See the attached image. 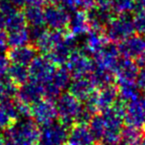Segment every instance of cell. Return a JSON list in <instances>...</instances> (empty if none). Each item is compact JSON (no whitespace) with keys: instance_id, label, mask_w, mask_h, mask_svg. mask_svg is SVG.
<instances>
[{"instance_id":"6da1fadb","label":"cell","mask_w":145,"mask_h":145,"mask_svg":"<svg viewBox=\"0 0 145 145\" xmlns=\"http://www.w3.org/2000/svg\"><path fill=\"white\" fill-rule=\"evenodd\" d=\"M40 128L32 120H19L4 130V138L13 142L15 145H38Z\"/></svg>"},{"instance_id":"7a4b0ae2","label":"cell","mask_w":145,"mask_h":145,"mask_svg":"<svg viewBox=\"0 0 145 145\" xmlns=\"http://www.w3.org/2000/svg\"><path fill=\"white\" fill-rule=\"evenodd\" d=\"M54 104L57 111L58 120L67 127L71 128L75 124L77 116L83 109L81 102L69 92H66L61 94Z\"/></svg>"},{"instance_id":"3957f363","label":"cell","mask_w":145,"mask_h":145,"mask_svg":"<svg viewBox=\"0 0 145 145\" xmlns=\"http://www.w3.org/2000/svg\"><path fill=\"white\" fill-rule=\"evenodd\" d=\"M133 20L127 14L118 15L114 18L105 28V35L108 40L113 42H121L129 37L133 36Z\"/></svg>"},{"instance_id":"277c9868","label":"cell","mask_w":145,"mask_h":145,"mask_svg":"<svg viewBox=\"0 0 145 145\" xmlns=\"http://www.w3.org/2000/svg\"><path fill=\"white\" fill-rule=\"evenodd\" d=\"M40 128L39 145H64L69 139L71 128L61 123L58 120Z\"/></svg>"},{"instance_id":"5b68a950","label":"cell","mask_w":145,"mask_h":145,"mask_svg":"<svg viewBox=\"0 0 145 145\" xmlns=\"http://www.w3.org/2000/svg\"><path fill=\"white\" fill-rule=\"evenodd\" d=\"M28 69L30 81L44 85L52 79L56 68V64H54L48 56H39L32 61Z\"/></svg>"},{"instance_id":"8992f818","label":"cell","mask_w":145,"mask_h":145,"mask_svg":"<svg viewBox=\"0 0 145 145\" xmlns=\"http://www.w3.org/2000/svg\"><path fill=\"white\" fill-rule=\"evenodd\" d=\"M95 67V63L91 60L87 54L77 50L72 52L66 63V68L74 78L90 76Z\"/></svg>"},{"instance_id":"52a82bcc","label":"cell","mask_w":145,"mask_h":145,"mask_svg":"<svg viewBox=\"0 0 145 145\" xmlns=\"http://www.w3.org/2000/svg\"><path fill=\"white\" fill-rule=\"evenodd\" d=\"M57 118L56 104L48 99H42L31 107V118L39 126L54 121Z\"/></svg>"},{"instance_id":"ba28073f","label":"cell","mask_w":145,"mask_h":145,"mask_svg":"<svg viewBox=\"0 0 145 145\" xmlns=\"http://www.w3.org/2000/svg\"><path fill=\"white\" fill-rule=\"evenodd\" d=\"M44 25L52 31H63L68 27L70 15L66 9L59 5L46 6L44 9Z\"/></svg>"},{"instance_id":"9c48e42d","label":"cell","mask_w":145,"mask_h":145,"mask_svg":"<svg viewBox=\"0 0 145 145\" xmlns=\"http://www.w3.org/2000/svg\"><path fill=\"white\" fill-rule=\"evenodd\" d=\"M77 37L69 34H65L63 40L58 44L54 50L48 54V57L56 65L66 64L73 52L76 50Z\"/></svg>"},{"instance_id":"30bf717a","label":"cell","mask_w":145,"mask_h":145,"mask_svg":"<svg viewBox=\"0 0 145 145\" xmlns=\"http://www.w3.org/2000/svg\"><path fill=\"white\" fill-rule=\"evenodd\" d=\"M118 56H120V52H118V46H116L115 44H108L100 52L94 54L95 66L114 73L120 60Z\"/></svg>"},{"instance_id":"8fae6325","label":"cell","mask_w":145,"mask_h":145,"mask_svg":"<svg viewBox=\"0 0 145 145\" xmlns=\"http://www.w3.org/2000/svg\"><path fill=\"white\" fill-rule=\"evenodd\" d=\"M118 48L123 58H138L145 52V36L133 35L120 42Z\"/></svg>"},{"instance_id":"7c38bea8","label":"cell","mask_w":145,"mask_h":145,"mask_svg":"<svg viewBox=\"0 0 145 145\" xmlns=\"http://www.w3.org/2000/svg\"><path fill=\"white\" fill-rule=\"evenodd\" d=\"M16 99L21 103L32 107L37 102L44 99V87L39 83L28 81L18 87Z\"/></svg>"},{"instance_id":"4fadbf2b","label":"cell","mask_w":145,"mask_h":145,"mask_svg":"<svg viewBox=\"0 0 145 145\" xmlns=\"http://www.w3.org/2000/svg\"><path fill=\"white\" fill-rule=\"evenodd\" d=\"M111 6H99L92 8L87 13L90 29L101 31L114 19Z\"/></svg>"},{"instance_id":"5bb4252c","label":"cell","mask_w":145,"mask_h":145,"mask_svg":"<svg viewBox=\"0 0 145 145\" xmlns=\"http://www.w3.org/2000/svg\"><path fill=\"white\" fill-rule=\"evenodd\" d=\"M124 122L128 125L145 128V111L140 98L126 103Z\"/></svg>"},{"instance_id":"9a60e30c","label":"cell","mask_w":145,"mask_h":145,"mask_svg":"<svg viewBox=\"0 0 145 145\" xmlns=\"http://www.w3.org/2000/svg\"><path fill=\"white\" fill-rule=\"evenodd\" d=\"M65 37L62 31L46 30L40 37L35 40V48L42 54L50 52L58 44H60Z\"/></svg>"},{"instance_id":"2e32d148","label":"cell","mask_w":145,"mask_h":145,"mask_svg":"<svg viewBox=\"0 0 145 145\" xmlns=\"http://www.w3.org/2000/svg\"><path fill=\"white\" fill-rule=\"evenodd\" d=\"M69 93L80 102H86L96 91L90 77L74 78L68 87Z\"/></svg>"},{"instance_id":"e0dca14e","label":"cell","mask_w":145,"mask_h":145,"mask_svg":"<svg viewBox=\"0 0 145 145\" xmlns=\"http://www.w3.org/2000/svg\"><path fill=\"white\" fill-rule=\"evenodd\" d=\"M138 73H139V66L137 62L129 58L120 59L114 71L118 82L136 80Z\"/></svg>"},{"instance_id":"ac0fdd59","label":"cell","mask_w":145,"mask_h":145,"mask_svg":"<svg viewBox=\"0 0 145 145\" xmlns=\"http://www.w3.org/2000/svg\"><path fill=\"white\" fill-rule=\"evenodd\" d=\"M38 50L33 46H24L11 48L8 54V57L13 64L29 66L32 61L38 56Z\"/></svg>"},{"instance_id":"d6986e66","label":"cell","mask_w":145,"mask_h":145,"mask_svg":"<svg viewBox=\"0 0 145 145\" xmlns=\"http://www.w3.org/2000/svg\"><path fill=\"white\" fill-rule=\"evenodd\" d=\"M83 44V52L85 54H96L108 44V39L102 31L91 30L87 33Z\"/></svg>"},{"instance_id":"ffe728a7","label":"cell","mask_w":145,"mask_h":145,"mask_svg":"<svg viewBox=\"0 0 145 145\" xmlns=\"http://www.w3.org/2000/svg\"><path fill=\"white\" fill-rule=\"evenodd\" d=\"M67 28L69 30V33L75 37L86 35L90 31V25L86 12L82 10L73 12V15H70V20Z\"/></svg>"},{"instance_id":"44dd1931","label":"cell","mask_w":145,"mask_h":145,"mask_svg":"<svg viewBox=\"0 0 145 145\" xmlns=\"http://www.w3.org/2000/svg\"><path fill=\"white\" fill-rule=\"evenodd\" d=\"M145 138V128L123 125L118 145H142Z\"/></svg>"},{"instance_id":"7402d4cb","label":"cell","mask_w":145,"mask_h":145,"mask_svg":"<svg viewBox=\"0 0 145 145\" xmlns=\"http://www.w3.org/2000/svg\"><path fill=\"white\" fill-rule=\"evenodd\" d=\"M69 141L77 145H96V141L90 132L88 124L75 123L70 129Z\"/></svg>"},{"instance_id":"603a6c76","label":"cell","mask_w":145,"mask_h":145,"mask_svg":"<svg viewBox=\"0 0 145 145\" xmlns=\"http://www.w3.org/2000/svg\"><path fill=\"white\" fill-rule=\"evenodd\" d=\"M118 97L124 103L139 99L140 89L134 81H122L118 82Z\"/></svg>"},{"instance_id":"cb8c5ba5","label":"cell","mask_w":145,"mask_h":145,"mask_svg":"<svg viewBox=\"0 0 145 145\" xmlns=\"http://www.w3.org/2000/svg\"><path fill=\"white\" fill-rule=\"evenodd\" d=\"M7 78L15 85L21 86L26 82H28V80L30 79L29 69L27 66H24V65L12 63V65H10L7 71Z\"/></svg>"},{"instance_id":"d4e9b609","label":"cell","mask_w":145,"mask_h":145,"mask_svg":"<svg viewBox=\"0 0 145 145\" xmlns=\"http://www.w3.org/2000/svg\"><path fill=\"white\" fill-rule=\"evenodd\" d=\"M27 25L31 28L42 27L44 26V9L38 6H27L24 11Z\"/></svg>"},{"instance_id":"484cf974","label":"cell","mask_w":145,"mask_h":145,"mask_svg":"<svg viewBox=\"0 0 145 145\" xmlns=\"http://www.w3.org/2000/svg\"><path fill=\"white\" fill-rule=\"evenodd\" d=\"M90 79L93 82L96 88H104L106 86L112 85L114 82V73L111 71L104 70V69L95 67L94 71L90 75Z\"/></svg>"},{"instance_id":"4316f807","label":"cell","mask_w":145,"mask_h":145,"mask_svg":"<svg viewBox=\"0 0 145 145\" xmlns=\"http://www.w3.org/2000/svg\"><path fill=\"white\" fill-rule=\"evenodd\" d=\"M88 127H89V130L91 132L92 136L94 137V139H95L96 143L102 142L104 134H105L106 125L101 114H96L91 118V120L88 123Z\"/></svg>"},{"instance_id":"83f0119b","label":"cell","mask_w":145,"mask_h":145,"mask_svg":"<svg viewBox=\"0 0 145 145\" xmlns=\"http://www.w3.org/2000/svg\"><path fill=\"white\" fill-rule=\"evenodd\" d=\"M26 26L27 22L24 12H21L20 10H16L9 15L5 16V28L7 29L8 33L24 29Z\"/></svg>"},{"instance_id":"f1b7e54d","label":"cell","mask_w":145,"mask_h":145,"mask_svg":"<svg viewBox=\"0 0 145 145\" xmlns=\"http://www.w3.org/2000/svg\"><path fill=\"white\" fill-rule=\"evenodd\" d=\"M30 40V32L27 28L8 33V46L11 48L27 46Z\"/></svg>"},{"instance_id":"f546056e","label":"cell","mask_w":145,"mask_h":145,"mask_svg":"<svg viewBox=\"0 0 145 145\" xmlns=\"http://www.w3.org/2000/svg\"><path fill=\"white\" fill-rule=\"evenodd\" d=\"M50 81L60 91H63L67 87H69V85H70L72 80H71V74L68 71V69L66 68V66H63V67L61 66L59 68L56 69V72H54L52 79Z\"/></svg>"},{"instance_id":"4dcf8cb0","label":"cell","mask_w":145,"mask_h":145,"mask_svg":"<svg viewBox=\"0 0 145 145\" xmlns=\"http://www.w3.org/2000/svg\"><path fill=\"white\" fill-rule=\"evenodd\" d=\"M18 87L9 79L0 78V103L6 99H14L17 96Z\"/></svg>"},{"instance_id":"1f68e13d","label":"cell","mask_w":145,"mask_h":145,"mask_svg":"<svg viewBox=\"0 0 145 145\" xmlns=\"http://www.w3.org/2000/svg\"><path fill=\"white\" fill-rule=\"evenodd\" d=\"M111 8L118 15H125L135 9V0H112Z\"/></svg>"},{"instance_id":"d6a6232c","label":"cell","mask_w":145,"mask_h":145,"mask_svg":"<svg viewBox=\"0 0 145 145\" xmlns=\"http://www.w3.org/2000/svg\"><path fill=\"white\" fill-rule=\"evenodd\" d=\"M132 20L135 32L138 35L145 36V12H136Z\"/></svg>"},{"instance_id":"836d02e7","label":"cell","mask_w":145,"mask_h":145,"mask_svg":"<svg viewBox=\"0 0 145 145\" xmlns=\"http://www.w3.org/2000/svg\"><path fill=\"white\" fill-rule=\"evenodd\" d=\"M52 1L66 9L68 12H75L80 10L81 0H52Z\"/></svg>"},{"instance_id":"e575fe53","label":"cell","mask_w":145,"mask_h":145,"mask_svg":"<svg viewBox=\"0 0 145 145\" xmlns=\"http://www.w3.org/2000/svg\"><path fill=\"white\" fill-rule=\"evenodd\" d=\"M15 122H16L15 120H12L10 118V116L0 107V129L6 130L11 125H13Z\"/></svg>"},{"instance_id":"d590c367","label":"cell","mask_w":145,"mask_h":145,"mask_svg":"<svg viewBox=\"0 0 145 145\" xmlns=\"http://www.w3.org/2000/svg\"><path fill=\"white\" fill-rule=\"evenodd\" d=\"M10 67V59L4 52H0V78L7 75V71Z\"/></svg>"},{"instance_id":"8d00e7d4","label":"cell","mask_w":145,"mask_h":145,"mask_svg":"<svg viewBox=\"0 0 145 145\" xmlns=\"http://www.w3.org/2000/svg\"><path fill=\"white\" fill-rule=\"evenodd\" d=\"M19 10L9 1V0H1L0 1V11L4 16H7L9 14H11L12 12Z\"/></svg>"},{"instance_id":"74e56055","label":"cell","mask_w":145,"mask_h":145,"mask_svg":"<svg viewBox=\"0 0 145 145\" xmlns=\"http://www.w3.org/2000/svg\"><path fill=\"white\" fill-rule=\"evenodd\" d=\"M8 46V34L3 30H0V52H4Z\"/></svg>"},{"instance_id":"f35d334b","label":"cell","mask_w":145,"mask_h":145,"mask_svg":"<svg viewBox=\"0 0 145 145\" xmlns=\"http://www.w3.org/2000/svg\"><path fill=\"white\" fill-rule=\"evenodd\" d=\"M136 84H137L140 90L145 91V68H142L141 70H139L137 78H136Z\"/></svg>"},{"instance_id":"ab89813d","label":"cell","mask_w":145,"mask_h":145,"mask_svg":"<svg viewBox=\"0 0 145 145\" xmlns=\"http://www.w3.org/2000/svg\"><path fill=\"white\" fill-rule=\"evenodd\" d=\"M25 1L26 6H38V7H42L46 0H24Z\"/></svg>"},{"instance_id":"60d3db41","label":"cell","mask_w":145,"mask_h":145,"mask_svg":"<svg viewBox=\"0 0 145 145\" xmlns=\"http://www.w3.org/2000/svg\"><path fill=\"white\" fill-rule=\"evenodd\" d=\"M136 12H145V0H135Z\"/></svg>"},{"instance_id":"b9f144b4","label":"cell","mask_w":145,"mask_h":145,"mask_svg":"<svg viewBox=\"0 0 145 145\" xmlns=\"http://www.w3.org/2000/svg\"><path fill=\"white\" fill-rule=\"evenodd\" d=\"M14 6H15L17 9H20V8H23L25 6V1L24 0H9Z\"/></svg>"},{"instance_id":"7bdbcfd3","label":"cell","mask_w":145,"mask_h":145,"mask_svg":"<svg viewBox=\"0 0 145 145\" xmlns=\"http://www.w3.org/2000/svg\"><path fill=\"white\" fill-rule=\"evenodd\" d=\"M137 64H138V66L142 67V68H145V52L137 58Z\"/></svg>"},{"instance_id":"ee69618b","label":"cell","mask_w":145,"mask_h":145,"mask_svg":"<svg viewBox=\"0 0 145 145\" xmlns=\"http://www.w3.org/2000/svg\"><path fill=\"white\" fill-rule=\"evenodd\" d=\"M112 0H96V3L99 6H111Z\"/></svg>"},{"instance_id":"f6af8a7d","label":"cell","mask_w":145,"mask_h":145,"mask_svg":"<svg viewBox=\"0 0 145 145\" xmlns=\"http://www.w3.org/2000/svg\"><path fill=\"white\" fill-rule=\"evenodd\" d=\"M5 28V16L0 11V30H3Z\"/></svg>"},{"instance_id":"bcb514c9","label":"cell","mask_w":145,"mask_h":145,"mask_svg":"<svg viewBox=\"0 0 145 145\" xmlns=\"http://www.w3.org/2000/svg\"><path fill=\"white\" fill-rule=\"evenodd\" d=\"M0 145H5V139L3 134H0Z\"/></svg>"},{"instance_id":"7dc6e473","label":"cell","mask_w":145,"mask_h":145,"mask_svg":"<svg viewBox=\"0 0 145 145\" xmlns=\"http://www.w3.org/2000/svg\"><path fill=\"white\" fill-rule=\"evenodd\" d=\"M140 101H141L142 106H143V108H144V111H145V93H144V95L142 96L141 98H140Z\"/></svg>"},{"instance_id":"c3c4849f","label":"cell","mask_w":145,"mask_h":145,"mask_svg":"<svg viewBox=\"0 0 145 145\" xmlns=\"http://www.w3.org/2000/svg\"><path fill=\"white\" fill-rule=\"evenodd\" d=\"M64 145H77V144L73 143V142H71V141H67L66 143H65Z\"/></svg>"},{"instance_id":"681fc988","label":"cell","mask_w":145,"mask_h":145,"mask_svg":"<svg viewBox=\"0 0 145 145\" xmlns=\"http://www.w3.org/2000/svg\"><path fill=\"white\" fill-rule=\"evenodd\" d=\"M142 145H145V138H144V140H143V142H142Z\"/></svg>"},{"instance_id":"f907efd6","label":"cell","mask_w":145,"mask_h":145,"mask_svg":"<svg viewBox=\"0 0 145 145\" xmlns=\"http://www.w3.org/2000/svg\"><path fill=\"white\" fill-rule=\"evenodd\" d=\"M99 145H104V144H99Z\"/></svg>"},{"instance_id":"816d5d0a","label":"cell","mask_w":145,"mask_h":145,"mask_svg":"<svg viewBox=\"0 0 145 145\" xmlns=\"http://www.w3.org/2000/svg\"><path fill=\"white\" fill-rule=\"evenodd\" d=\"M0 131H1V129H0Z\"/></svg>"},{"instance_id":"f5cc1de1","label":"cell","mask_w":145,"mask_h":145,"mask_svg":"<svg viewBox=\"0 0 145 145\" xmlns=\"http://www.w3.org/2000/svg\"><path fill=\"white\" fill-rule=\"evenodd\" d=\"M0 1H1V0H0Z\"/></svg>"}]
</instances>
